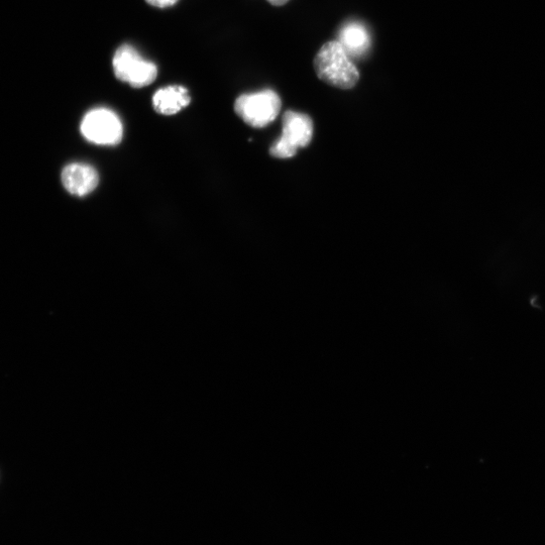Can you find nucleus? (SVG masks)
Returning a JSON list of instances; mask_svg holds the SVG:
<instances>
[{
    "label": "nucleus",
    "instance_id": "1",
    "mask_svg": "<svg viewBox=\"0 0 545 545\" xmlns=\"http://www.w3.org/2000/svg\"><path fill=\"white\" fill-rule=\"evenodd\" d=\"M313 67L321 81L340 89H352L360 79L359 70L339 41L325 43L316 54Z\"/></svg>",
    "mask_w": 545,
    "mask_h": 545
},
{
    "label": "nucleus",
    "instance_id": "2",
    "mask_svg": "<svg viewBox=\"0 0 545 545\" xmlns=\"http://www.w3.org/2000/svg\"><path fill=\"white\" fill-rule=\"evenodd\" d=\"M281 106L280 96L268 89L241 95L235 102V111L247 125L262 129L277 119Z\"/></svg>",
    "mask_w": 545,
    "mask_h": 545
},
{
    "label": "nucleus",
    "instance_id": "3",
    "mask_svg": "<svg viewBox=\"0 0 545 545\" xmlns=\"http://www.w3.org/2000/svg\"><path fill=\"white\" fill-rule=\"evenodd\" d=\"M113 68L116 77L135 88L152 84L158 76L157 66L145 60L136 48L122 45L115 53Z\"/></svg>",
    "mask_w": 545,
    "mask_h": 545
},
{
    "label": "nucleus",
    "instance_id": "4",
    "mask_svg": "<svg viewBox=\"0 0 545 545\" xmlns=\"http://www.w3.org/2000/svg\"><path fill=\"white\" fill-rule=\"evenodd\" d=\"M281 137L273 144L270 153L278 159H289L301 148L307 147L313 136L312 120L304 114L288 111L282 119Z\"/></svg>",
    "mask_w": 545,
    "mask_h": 545
},
{
    "label": "nucleus",
    "instance_id": "5",
    "mask_svg": "<svg viewBox=\"0 0 545 545\" xmlns=\"http://www.w3.org/2000/svg\"><path fill=\"white\" fill-rule=\"evenodd\" d=\"M80 131L90 143L115 146L121 143L124 128L120 118L107 108H94L82 120Z\"/></svg>",
    "mask_w": 545,
    "mask_h": 545
},
{
    "label": "nucleus",
    "instance_id": "6",
    "mask_svg": "<svg viewBox=\"0 0 545 545\" xmlns=\"http://www.w3.org/2000/svg\"><path fill=\"white\" fill-rule=\"evenodd\" d=\"M62 183L69 193L83 197L96 189L99 176L92 166L74 163L64 168Z\"/></svg>",
    "mask_w": 545,
    "mask_h": 545
},
{
    "label": "nucleus",
    "instance_id": "7",
    "mask_svg": "<svg viewBox=\"0 0 545 545\" xmlns=\"http://www.w3.org/2000/svg\"><path fill=\"white\" fill-rule=\"evenodd\" d=\"M191 102L187 89L173 85L161 88L153 96L155 111L164 116H173L182 111Z\"/></svg>",
    "mask_w": 545,
    "mask_h": 545
},
{
    "label": "nucleus",
    "instance_id": "8",
    "mask_svg": "<svg viewBox=\"0 0 545 545\" xmlns=\"http://www.w3.org/2000/svg\"><path fill=\"white\" fill-rule=\"evenodd\" d=\"M339 38V42L348 55L353 58L365 56L371 46V37L367 28L357 22H351L343 26Z\"/></svg>",
    "mask_w": 545,
    "mask_h": 545
},
{
    "label": "nucleus",
    "instance_id": "9",
    "mask_svg": "<svg viewBox=\"0 0 545 545\" xmlns=\"http://www.w3.org/2000/svg\"><path fill=\"white\" fill-rule=\"evenodd\" d=\"M146 2L152 7L166 9L175 6L179 0H146Z\"/></svg>",
    "mask_w": 545,
    "mask_h": 545
},
{
    "label": "nucleus",
    "instance_id": "10",
    "mask_svg": "<svg viewBox=\"0 0 545 545\" xmlns=\"http://www.w3.org/2000/svg\"><path fill=\"white\" fill-rule=\"evenodd\" d=\"M267 2L274 7H282L286 5L289 0H267Z\"/></svg>",
    "mask_w": 545,
    "mask_h": 545
}]
</instances>
